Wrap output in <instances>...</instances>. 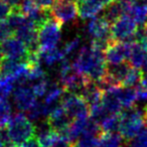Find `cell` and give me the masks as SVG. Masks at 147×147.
Instances as JSON below:
<instances>
[{
  "label": "cell",
  "instance_id": "obj_1",
  "mask_svg": "<svg viewBox=\"0 0 147 147\" xmlns=\"http://www.w3.org/2000/svg\"><path fill=\"white\" fill-rule=\"evenodd\" d=\"M73 67L94 83L102 81L107 74V63L104 53L97 51L91 45L81 49L73 63Z\"/></svg>",
  "mask_w": 147,
  "mask_h": 147
},
{
  "label": "cell",
  "instance_id": "obj_2",
  "mask_svg": "<svg viewBox=\"0 0 147 147\" xmlns=\"http://www.w3.org/2000/svg\"><path fill=\"white\" fill-rule=\"evenodd\" d=\"M6 134L12 147H18L26 141L34 138L36 128L31 120L23 113L12 115L6 125Z\"/></svg>",
  "mask_w": 147,
  "mask_h": 147
},
{
  "label": "cell",
  "instance_id": "obj_3",
  "mask_svg": "<svg viewBox=\"0 0 147 147\" xmlns=\"http://www.w3.org/2000/svg\"><path fill=\"white\" fill-rule=\"evenodd\" d=\"M145 120V113L136 106L121 112L119 133L125 142L135 137L144 128Z\"/></svg>",
  "mask_w": 147,
  "mask_h": 147
},
{
  "label": "cell",
  "instance_id": "obj_4",
  "mask_svg": "<svg viewBox=\"0 0 147 147\" xmlns=\"http://www.w3.org/2000/svg\"><path fill=\"white\" fill-rule=\"evenodd\" d=\"M61 37V24L51 17L38 29V47L39 51H49L57 49V43Z\"/></svg>",
  "mask_w": 147,
  "mask_h": 147
},
{
  "label": "cell",
  "instance_id": "obj_5",
  "mask_svg": "<svg viewBox=\"0 0 147 147\" xmlns=\"http://www.w3.org/2000/svg\"><path fill=\"white\" fill-rule=\"evenodd\" d=\"M137 30V23L132 17L126 14L112 24L111 38L113 41H135L134 36Z\"/></svg>",
  "mask_w": 147,
  "mask_h": 147
},
{
  "label": "cell",
  "instance_id": "obj_6",
  "mask_svg": "<svg viewBox=\"0 0 147 147\" xmlns=\"http://www.w3.org/2000/svg\"><path fill=\"white\" fill-rule=\"evenodd\" d=\"M61 105L73 120L82 117H88V115L90 114L88 103L81 95L69 93L61 99Z\"/></svg>",
  "mask_w": 147,
  "mask_h": 147
},
{
  "label": "cell",
  "instance_id": "obj_7",
  "mask_svg": "<svg viewBox=\"0 0 147 147\" xmlns=\"http://www.w3.org/2000/svg\"><path fill=\"white\" fill-rule=\"evenodd\" d=\"M79 14L78 5L67 0H57L51 8V15L55 21L63 25V23L75 20Z\"/></svg>",
  "mask_w": 147,
  "mask_h": 147
},
{
  "label": "cell",
  "instance_id": "obj_8",
  "mask_svg": "<svg viewBox=\"0 0 147 147\" xmlns=\"http://www.w3.org/2000/svg\"><path fill=\"white\" fill-rule=\"evenodd\" d=\"M134 41H113L105 51L107 65H119L129 59Z\"/></svg>",
  "mask_w": 147,
  "mask_h": 147
},
{
  "label": "cell",
  "instance_id": "obj_9",
  "mask_svg": "<svg viewBox=\"0 0 147 147\" xmlns=\"http://www.w3.org/2000/svg\"><path fill=\"white\" fill-rule=\"evenodd\" d=\"M2 47L5 57L22 61V63H27L30 53L28 47L20 39L12 36L3 41Z\"/></svg>",
  "mask_w": 147,
  "mask_h": 147
},
{
  "label": "cell",
  "instance_id": "obj_10",
  "mask_svg": "<svg viewBox=\"0 0 147 147\" xmlns=\"http://www.w3.org/2000/svg\"><path fill=\"white\" fill-rule=\"evenodd\" d=\"M13 102L16 108L21 112H28L35 105L36 96L33 93L31 87L24 85H18L13 91Z\"/></svg>",
  "mask_w": 147,
  "mask_h": 147
},
{
  "label": "cell",
  "instance_id": "obj_11",
  "mask_svg": "<svg viewBox=\"0 0 147 147\" xmlns=\"http://www.w3.org/2000/svg\"><path fill=\"white\" fill-rule=\"evenodd\" d=\"M47 122L53 130L59 134L69 128L73 122V119L69 116V114L61 105V106L53 107L47 117Z\"/></svg>",
  "mask_w": 147,
  "mask_h": 147
},
{
  "label": "cell",
  "instance_id": "obj_12",
  "mask_svg": "<svg viewBox=\"0 0 147 147\" xmlns=\"http://www.w3.org/2000/svg\"><path fill=\"white\" fill-rule=\"evenodd\" d=\"M112 0H80L78 2L79 15L83 19H93Z\"/></svg>",
  "mask_w": 147,
  "mask_h": 147
},
{
  "label": "cell",
  "instance_id": "obj_13",
  "mask_svg": "<svg viewBox=\"0 0 147 147\" xmlns=\"http://www.w3.org/2000/svg\"><path fill=\"white\" fill-rule=\"evenodd\" d=\"M110 23L104 17H95L89 21L87 25V32L95 39H105L111 38V27ZM112 39V38H111Z\"/></svg>",
  "mask_w": 147,
  "mask_h": 147
},
{
  "label": "cell",
  "instance_id": "obj_14",
  "mask_svg": "<svg viewBox=\"0 0 147 147\" xmlns=\"http://www.w3.org/2000/svg\"><path fill=\"white\" fill-rule=\"evenodd\" d=\"M131 67H132L128 61L119 63V65H107L106 78L116 86L123 87V83Z\"/></svg>",
  "mask_w": 147,
  "mask_h": 147
},
{
  "label": "cell",
  "instance_id": "obj_15",
  "mask_svg": "<svg viewBox=\"0 0 147 147\" xmlns=\"http://www.w3.org/2000/svg\"><path fill=\"white\" fill-rule=\"evenodd\" d=\"M128 5L129 4H125L120 0H112L105 8L103 17L110 24H114L118 19L127 14Z\"/></svg>",
  "mask_w": 147,
  "mask_h": 147
},
{
  "label": "cell",
  "instance_id": "obj_16",
  "mask_svg": "<svg viewBox=\"0 0 147 147\" xmlns=\"http://www.w3.org/2000/svg\"><path fill=\"white\" fill-rule=\"evenodd\" d=\"M37 136L35 137L39 147H53L59 141V134L51 128L45 121L36 131Z\"/></svg>",
  "mask_w": 147,
  "mask_h": 147
},
{
  "label": "cell",
  "instance_id": "obj_17",
  "mask_svg": "<svg viewBox=\"0 0 147 147\" xmlns=\"http://www.w3.org/2000/svg\"><path fill=\"white\" fill-rule=\"evenodd\" d=\"M146 51L143 49V47L137 41H134L131 47L130 55H129L128 63L130 65L135 69H141L144 63L145 57H146Z\"/></svg>",
  "mask_w": 147,
  "mask_h": 147
},
{
  "label": "cell",
  "instance_id": "obj_18",
  "mask_svg": "<svg viewBox=\"0 0 147 147\" xmlns=\"http://www.w3.org/2000/svg\"><path fill=\"white\" fill-rule=\"evenodd\" d=\"M118 98L123 109H130L134 107L137 100V91L134 88L121 87L118 91Z\"/></svg>",
  "mask_w": 147,
  "mask_h": 147
},
{
  "label": "cell",
  "instance_id": "obj_19",
  "mask_svg": "<svg viewBox=\"0 0 147 147\" xmlns=\"http://www.w3.org/2000/svg\"><path fill=\"white\" fill-rule=\"evenodd\" d=\"M65 57L63 51L59 49H49V51H39V61H42L45 65H55L57 63H61Z\"/></svg>",
  "mask_w": 147,
  "mask_h": 147
},
{
  "label": "cell",
  "instance_id": "obj_20",
  "mask_svg": "<svg viewBox=\"0 0 147 147\" xmlns=\"http://www.w3.org/2000/svg\"><path fill=\"white\" fill-rule=\"evenodd\" d=\"M65 89L63 88L61 84H51L49 85V88L47 90V94L45 96V103L51 107L57 106V103L63 98Z\"/></svg>",
  "mask_w": 147,
  "mask_h": 147
},
{
  "label": "cell",
  "instance_id": "obj_21",
  "mask_svg": "<svg viewBox=\"0 0 147 147\" xmlns=\"http://www.w3.org/2000/svg\"><path fill=\"white\" fill-rule=\"evenodd\" d=\"M53 107L49 106L45 102L43 103L36 102L34 106L27 112V117L30 120H35V121L41 120L43 118L47 119V117H49L51 111L53 110Z\"/></svg>",
  "mask_w": 147,
  "mask_h": 147
},
{
  "label": "cell",
  "instance_id": "obj_22",
  "mask_svg": "<svg viewBox=\"0 0 147 147\" xmlns=\"http://www.w3.org/2000/svg\"><path fill=\"white\" fill-rule=\"evenodd\" d=\"M103 133H115L120 126V114L107 115L99 122Z\"/></svg>",
  "mask_w": 147,
  "mask_h": 147
},
{
  "label": "cell",
  "instance_id": "obj_23",
  "mask_svg": "<svg viewBox=\"0 0 147 147\" xmlns=\"http://www.w3.org/2000/svg\"><path fill=\"white\" fill-rule=\"evenodd\" d=\"M124 141L120 133H102L99 147H122Z\"/></svg>",
  "mask_w": 147,
  "mask_h": 147
},
{
  "label": "cell",
  "instance_id": "obj_24",
  "mask_svg": "<svg viewBox=\"0 0 147 147\" xmlns=\"http://www.w3.org/2000/svg\"><path fill=\"white\" fill-rule=\"evenodd\" d=\"M11 104L7 98L0 96V129H3L6 127L9 119L11 118Z\"/></svg>",
  "mask_w": 147,
  "mask_h": 147
},
{
  "label": "cell",
  "instance_id": "obj_25",
  "mask_svg": "<svg viewBox=\"0 0 147 147\" xmlns=\"http://www.w3.org/2000/svg\"><path fill=\"white\" fill-rule=\"evenodd\" d=\"M142 71L135 69V67H131L124 83H123V87L124 88H133L135 86L138 87L141 82V79H142Z\"/></svg>",
  "mask_w": 147,
  "mask_h": 147
},
{
  "label": "cell",
  "instance_id": "obj_26",
  "mask_svg": "<svg viewBox=\"0 0 147 147\" xmlns=\"http://www.w3.org/2000/svg\"><path fill=\"white\" fill-rule=\"evenodd\" d=\"M125 143L126 147H147V127L145 126L136 136Z\"/></svg>",
  "mask_w": 147,
  "mask_h": 147
},
{
  "label": "cell",
  "instance_id": "obj_27",
  "mask_svg": "<svg viewBox=\"0 0 147 147\" xmlns=\"http://www.w3.org/2000/svg\"><path fill=\"white\" fill-rule=\"evenodd\" d=\"M100 137L81 136L75 143V147H99Z\"/></svg>",
  "mask_w": 147,
  "mask_h": 147
},
{
  "label": "cell",
  "instance_id": "obj_28",
  "mask_svg": "<svg viewBox=\"0 0 147 147\" xmlns=\"http://www.w3.org/2000/svg\"><path fill=\"white\" fill-rule=\"evenodd\" d=\"M38 5L35 3L34 0H21V3L19 5L18 9L25 17L29 16L33 11L38 8Z\"/></svg>",
  "mask_w": 147,
  "mask_h": 147
},
{
  "label": "cell",
  "instance_id": "obj_29",
  "mask_svg": "<svg viewBox=\"0 0 147 147\" xmlns=\"http://www.w3.org/2000/svg\"><path fill=\"white\" fill-rule=\"evenodd\" d=\"M30 87H31V89H32L33 93L35 94V96L43 97V96H45V94H47V90H49V83H47V79H45V80L33 83Z\"/></svg>",
  "mask_w": 147,
  "mask_h": 147
},
{
  "label": "cell",
  "instance_id": "obj_30",
  "mask_svg": "<svg viewBox=\"0 0 147 147\" xmlns=\"http://www.w3.org/2000/svg\"><path fill=\"white\" fill-rule=\"evenodd\" d=\"M14 35V31L11 28L7 20H1L0 21V40H6Z\"/></svg>",
  "mask_w": 147,
  "mask_h": 147
},
{
  "label": "cell",
  "instance_id": "obj_31",
  "mask_svg": "<svg viewBox=\"0 0 147 147\" xmlns=\"http://www.w3.org/2000/svg\"><path fill=\"white\" fill-rule=\"evenodd\" d=\"M80 42H81V39L79 37H75V38L71 39L69 40L63 47V53L65 55V57H67V55H73L77 49H79L80 47Z\"/></svg>",
  "mask_w": 147,
  "mask_h": 147
},
{
  "label": "cell",
  "instance_id": "obj_32",
  "mask_svg": "<svg viewBox=\"0 0 147 147\" xmlns=\"http://www.w3.org/2000/svg\"><path fill=\"white\" fill-rule=\"evenodd\" d=\"M11 11H12V9L3 0H0V21L7 19V17L9 16Z\"/></svg>",
  "mask_w": 147,
  "mask_h": 147
},
{
  "label": "cell",
  "instance_id": "obj_33",
  "mask_svg": "<svg viewBox=\"0 0 147 147\" xmlns=\"http://www.w3.org/2000/svg\"><path fill=\"white\" fill-rule=\"evenodd\" d=\"M0 147H12L4 128L0 129Z\"/></svg>",
  "mask_w": 147,
  "mask_h": 147
},
{
  "label": "cell",
  "instance_id": "obj_34",
  "mask_svg": "<svg viewBox=\"0 0 147 147\" xmlns=\"http://www.w3.org/2000/svg\"><path fill=\"white\" fill-rule=\"evenodd\" d=\"M34 1L40 8L45 9V10H51V8L53 6L57 0H34Z\"/></svg>",
  "mask_w": 147,
  "mask_h": 147
},
{
  "label": "cell",
  "instance_id": "obj_35",
  "mask_svg": "<svg viewBox=\"0 0 147 147\" xmlns=\"http://www.w3.org/2000/svg\"><path fill=\"white\" fill-rule=\"evenodd\" d=\"M137 91V100L139 101H147V89L138 86L136 88Z\"/></svg>",
  "mask_w": 147,
  "mask_h": 147
},
{
  "label": "cell",
  "instance_id": "obj_36",
  "mask_svg": "<svg viewBox=\"0 0 147 147\" xmlns=\"http://www.w3.org/2000/svg\"><path fill=\"white\" fill-rule=\"evenodd\" d=\"M11 9H15V8H18L19 5L21 3V0H3Z\"/></svg>",
  "mask_w": 147,
  "mask_h": 147
},
{
  "label": "cell",
  "instance_id": "obj_37",
  "mask_svg": "<svg viewBox=\"0 0 147 147\" xmlns=\"http://www.w3.org/2000/svg\"><path fill=\"white\" fill-rule=\"evenodd\" d=\"M18 147H39V145H38V143H37L36 138L34 137V138H32V139H30V140L26 141V142L23 143V144L19 145Z\"/></svg>",
  "mask_w": 147,
  "mask_h": 147
},
{
  "label": "cell",
  "instance_id": "obj_38",
  "mask_svg": "<svg viewBox=\"0 0 147 147\" xmlns=\"http://www.w3.org/2000/svg\"><path fill=\"white\" fill-rule=\"evenodd\" d=\"M53 147H75V144L73 143H69V142H67V141H63L59 138V141Z\"/></svg>",
  "mask_w": 147,
  "mask_h": 147
},
{
  "label": "cell",
  "instance_id": "obj_39",
  "mask_svg": "<svg viewBox=\"0 0 147 147\" xmlns=\"http://www.w3.org/2000/svg\"><path fill=\"white\" fill-rule=\"evenodd\" d=\"M139 86L144 89H147V73L142 75V79H141V82H140V84H139Z\"/></svg>",
  "mask_w": 147,
  "mask_h": 147
},
{
  "label": "cell",
  "instance_id": "obj_40",
  "mask_svg": "<svg viewBox=\"0 0 147 147\" xmlns=\"http://www.w3.org/2000/svg\"><path fill=\"white\" fill-rule=\"evenodd\" d=\"M139 43H140V45H142L143 49H144L145 51H146V53H147V32H146V34L144 35V37H143V38L141 39V41Z\"/></svg>",
  "mask_w": 147,
  "mask_h": 147
},
{
  "label": "cell",
  "instance_id": "obj_41",
  "mask_svg": "<svg viewBox=\"0 0 147 147\" xmlns=\"http://www.w3.org/2000/svg\"><path fill=\"white\" fill-rule=\"evenodd\" d=\"M5 59V55H4V51H3V47H2V43L0 42V63H2V61Z\"/></svg>",
  "mask_w": 147,
  "mask_h": 147
},
{
  "label": "cell",
  "instance_id": "obj_42",
  "mask_svg": "<svg viewBox=\"0 0 147 147\" xmlns=\"http://www.w3.org/2000/svg\"><path fill=\"white\" fill-rule=\"evenodd\" d=\"M141 69H142V73H143V74L147 73V53H146V57H145L144 63H143V65H142V67H141Z\"/></svg>",
  "mask_w": 147,
  "mask_h": 147
},
{
  "label": "cell",
  "instance_id": "obj_43",
  "mask_svg": "<svg viewBox=\"0 0 147 147\" xmlns=\"http://www.w3.org/2000/svg\"><path fill=\"white\" fill-rule=\"evenodd\" d=\"M120 1H122V2L125 3V4H132V3L135 2L136 0H120Z\"/></svg>",
  "mask_w": 147,
  "mask_h": 147
},
{
  "label": "cell",
  "instance_id": "obj_44",
  "mask_svg": "<svg viewBox=\"0 0 147 147\" xmlns=\"http://www.w3.org/2000/svg\"><path fill=\"white\" fill-rule=\"evenodd\" d=\"M144 113H145V117H146V119H147V106L145 107V109H144Z\"/></svg>",
  "mask_w": 147,
  "mask_h": 147
},
{
  "label": "cell",
  "instance_id": "obj_45",
  "mask_svg": "<svg viewBox=\"0 0 147 147\" xmlns=\"http://www.w3.org/2000/svg\"><path fill=\"white\" fill-rule=\"evenodd\" d=\"M67 1H71V2H79V1H80V0H67Z\"/></svg>",
  "mask_w": 147,
  "mask_h": 147
},
{
  "label": "cell",
  "instance_id": "obj_46",
  "mask_svg": "<svg viewBox=\"0 0 147 147\" xmlns=\"http://www.w3.org/2000/svg\"><path fill=\"white\" fill-rule=\"evenodd\" d=\"M125 147H126V146H125Z\"/></svg>",
  "mask_w": 147,
  "mask_h": 147
}]
</instances>
